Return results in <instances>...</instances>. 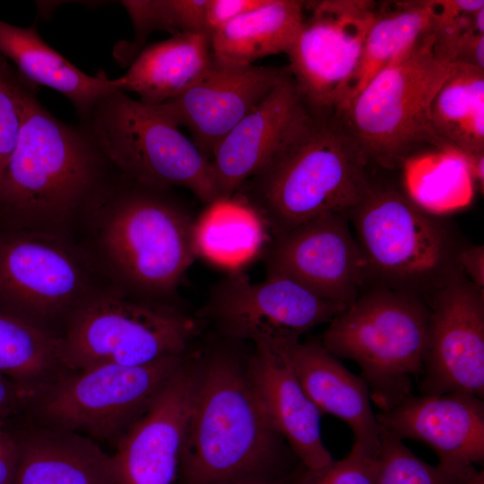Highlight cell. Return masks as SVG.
<instances>
[{
	"label": "cell",
	"instance_id": "16",
	"mask_svg": "<svg viewBox=\"0 0 484 484\" xmlns=\"http://www.w3.org/2000/svg\"><path fill=\"white\" fill-rule=\"evenodd\" d=\"M289 73L288 67L241 65L212 56L202 76L156 107L192 134L211 161L221 140Z\"/></svg>",
	"mask_w": 484,
	"mask_h": 484
},
{
	"label": "cell",
	"instance_id": "23",
	"mask_svg": "<svg viewBox=\"0 0 484 484\" xmlns=\"http://www.w3.org/2000/svg\"><path fill=\"white\" fill-rule=\"evenodd\" d=\"M0 55L31 84L47 86L67 98L79 120L101 99L121 91L119 77L111 80L104 72L83 73L47 44L35 24L19 27L0 20Z\"/></svg>",
	"mask_w": 484,
	"mask_h": 484
},
{
	"label": "cell",
	"instance_id": "40",
	"mask_svg": "<svg viewBox=\"0 0 484 484\" xmlns=\"http://www.w3.org/2000/svg\"><path fill=\"white\" fill-rule=\"evenodd\" d=\"M290 474L287 476H272V475L251 476V477H246V478L239 479L237 480L229 481L224 484H289Z\"/></svg>",
	"mask_w": 484,
	"mask_h": 484
},
{
	"label": "cell",
	"instance_id": "37",
	"mask_svg": "<svg viewBox=\"0 0 484 484\" xmlns=\"http://www.w3.org/2000/svg\"><path fill=\"white\" fill-rule=\"evenodd\" d=\"M32 396L10 379L0 375V420L10 422L22 416Z\"/></svg>",
	"mask_w": 484,
	"mask_h": 484
},
{
	"label": "cell",
	"instance_id": "1",
	"mask_svg": "<svg viewBox=\"0 0 484 484\" xmlns=\"http://www.w3.org/2000/svg\"><path fill=\"white\" fill-rule=\"evenodd\" d=\"M197 377L183 442L177 484H224L287 476L290 450L275 431L230 351L197 359Z\"/></svg>",
	"mask_w": 484,
	"mask_h": 484
},
{
	"label": "cell",
	"instance_id": "30",
	"mask_svg": "<svg viewBox=\"0 0 484 484\" xmlns=\"http://www.w3.org/2000/svg\"><path fill=\"white\" fill-rule=\"evenodd\" d=\"M403 190L426 212L441 216L471 203L476 187L470 159L454 149L427 150L408 159Z\"/></svg>",
	"mask_w": 484,
	"mask_h": 484
},
{
	"label": "cell",
	"instance_id": "19",
	"mask_svg": "<svg viewBox=\"0 0 484 484\" xmlns=\"http://www.w3.org/2000/svg\"><path fill=\"white\" fill-rule=\"evenodd\" d=\"M376 419L399 439L428 445L445 469L462 471L484 460V402L476 395L411 394Z\"/></svg>",
	"mask_w": 484,
	"mask_h": 484
},
{
	"label": "cell",
	"instance_id": "35",
	"mask_svg": "<svg viewBox=\"0 0 484 484\" xmlns=\"http://www.w3.org/2000/svg\"><path fill=\"white\" fill-rule=\"evenodd\" d=\"M377 471L378 454L351 447L341 460H332L319 468L298 463L289 484H375Z\"/></svg>",
	"mask_w": 484,
	"mask_h": 484
},
{
	"label": "cell",
	"instance_id": "38",
	"mask_svg": "<svg viewBox=\"0 0 484 484\" xmlns=\"http://www.w3.org/2000/svg\"><path fill=\"white\" fill-rule=\"evenodd\" d=\"M18 463V445L8 422L0 420V484H13Z\"/></svg>",
	"mask_w": 484,
	"mask_h": 484
},
{
	"label": "cell",
	"instance_id": "21",
	"mask_svg": "<svg viewBox=\"0 0 484 484\" xmlns=\"http://www.w3.org/2000/svg\"><path fill=\"white\" fill-rule=\"evenodd\" d=\"M248 381L269 422L299 463L311 469L333 458L322 440L321 413L275 349L255 344L246 365Z\"/></svg>",
	"mask_w": 484,
	"mask_h": 484
},
{
	"label": "cell",
	"instance_id": "33",
	"mask_svg": "<svg viewBox=\"0 0 484 484\" xmlns=\"http://www.w3.org/2000/svg\"><path fill=\"white\" fill-rule=\"evenodd\" d=\"M379 427L378 471L375 484H466L471 470L455 471L430 465L417 457L402 440Z\"/></svg>",
	"mask_w": 484,
	"mask_h": 484
},
{
	"label": "cell",
	"instance_id": "41",
	"mask_svg": "<svg viewBox=\"0 0 484 484\" xmlns=\"http://www.w3.org/2000/svg\"><path fill=\"white\" fill-rule=\"evenodd\" d=\"M466 484H484V471L473 467L469 472Z\"/></svg>",
	"mask_w": 484,
	"mask_h": 484
},
{
	"label": "cell",
	"instance_id": "17",
	"mask_svg": "<svg viewBox=\"0 0 484 484\" xmlns=\"http://www.w3.org/2000/svg\"><path fill=\"white\" fill-rule=\"evenodd\" d=\"M197 359L187 355L145 413L115 445L121 484H177Z\"/></svg>",
	"mask_w": 484,
	"mask_h": 484
},
{
	"label": "cell",
	"instance_id": "36",
	"mask_svg": "<svg viewBox=\"0 0 484 484\" xmlns=\"http://www.w3.org/2000/svg\"><path fill=\"white\" fill-rule=\"evenodd\" d=\"M268 0H207L203 35L210 39L216 31L240 15L257 9Z\"/></svg>",
	"mask_w": 484,
	"mask_h": 484
},
{
	"label": "cell",
	"instance_id": "28",
	"mask_svg": "<svg viewBox=\"0 0 484 484\" xmlns=\"http://www.w3.org/2000/svg\"><path fill=\"white\" fill-rule=\"evenodd\" d=\"M269 240L259 217L236 195L206 204L194 222L197 255L233 271L256 255Z\"/></svg>",
	"mask_w": 484,
	"mask_h": 484
},
{
	"label": "cell",
	"instance_id": "29",
	"mask_svg": "<svg viewBox=\"0 0 484 484\" xmlns=\"http://www.w3.org/2000/svg\"><path fill=\"white\" fill-rule=\"evenodd\" d=\"M67 371L60 335L0 312V375L33 398Z\"/></svg>",
	"mask_w": 484,
	"mask_h": 484
},
{
	"label": "cell",
	"instance_id": "14",
	"mask_svg": "<svg viewBox=\"0 0 484 484\" xmlns=\"http://www.w3.org/2000/svg\"><path fill=\"white\" fill-rule=\"evenodd\" d=\"M421 394L484 396V291L456 267L433 293Z\"/></svg>",
	"mask_w": 484,
	"mask_h": 484
},
{
	"label": "cell",
	"instance_id": "25",
	"mask_svg": "<svg viewBox=\"0 0 484 484\" xmlns=\"http://www.w3.org/2000/svg\"><path fill=\"white\" fill-rule=\"evenodd\" d=\"M438 0L376 4L357 68L338 111H342L367 82L416 40L433 31Z\"/></svg>",
	"mask_w": 484,
	"mask_h": 484
},
{
	"label": "cell",
	"instance_id": "9",
	"mask_svg": "<svg viewBox=\"0 0 484 484\" xmlns=\"http://www.w3.org/2000/svg\"><path fill=\"white\" fill-rule=\"evenodd\" d=\"M199 318L168 303L118 295L88 298L66 320L61 337L65 367L142 366L187 352Z\"/></svg>",
	"mask_w": 484,
	"mask_h": 484
},
{
	"label": "cell",
	"instance_id": "11",
	"mask_svg": "<svg viewBox=\"0 0 484 484\" xmlns=\"http://www.w3.org/2000/svg\"><path fill=\"white\" fill-rule=\"evenodd\" d=\"M345 308L286 277L266 275L264 281L253 282L238 270L212 286L199 319L229 341L271 345L299 340Z\"/></svg>",
	"mask_w": 484,
	"mask_h": 484
},
{
	"label": "cell",
	"instance_id": "20",
	"mask_svg": "<svg viewBox=\"0 0 484 484\" xmlns=\"http://www.w3.org/2000/svg\"><path fill=\"white\" fill-rule=\"evenodd\" d=\"M270 346L295 373L308 398L322 414L339 418L351 429L352 447L378 454L379 427L366 382L348 370L320 340H285Z\"/></svg>",
	"mask_w": 484,
	"mask_h": 484
},
{
	"label": "cell",
	"instance_id": "31",
	"mask_svg": "<svg viewBox=\"0 0 484 484\" xmlns=\"http://www.w3.org/2000/svg\"><path fill=\"white\" fill-rule=\"evenodd\" d=\"M432 31L436 56L448 64L484 67V1L438 0Z\"/></svg>",
	"mask_w": 484,
	"mask_h": 484
},
{
	"label": "cell",
	"instance_id": "2",
	"mask_svg": "<svg viewBox=\"0 0 484 484\" xmlns=\"http://www.w3.org/2000/svg\"><path fill=\"white\" fill-rule=\"evenodd\" d=\"M108 167L89 133L56 117L33 92L0 179V217L12 228L32 229L99 204L115 186Z\"/></svg>",
	"mask_w": 484,
	"mask_h": 484
},
{
	"label": "cell",
	"instance_id": "15",
	"mask_svg": "<svg viewBox=\"0 0 484 484\" xmlns=\"http://www.w3.org/2000/svg\"><path fill=\"white\" fill-rule=\"evenodd\" d=\"M263 255L266 275L290 279L346 307L369 280L345 213L325 212L272 238Z\"/></svg>",
	"mask_w": 484,
	"mask_h": 484
},
{
	"label": "cell",
	"instance_id": "13",
	"mask_svg": "<svg viewBox=\"0 0 484 484\" xmlns=\"http://www.w3.org/2000/svg\"><path fill=\"white\" fill-rule=\"evenodd\" d=\"M75 256L53 238L15 229L0 236V312L48 329L88 298Z\"/></svg>",
	"mask_w": 484,
	"mask_h": 484
},
{
	"label": "cell",
	"instance_id": "39",
	"mask_svg": "<svg viewBox=\"0 0 484 484\" xmlns=\"http://www.w3.org/2000/svg\"><path fill=\"white\" fill-rule=\"evenodd\" d=\"M455 261L467 279L484 291V246L474 245L459 249Z\"/></svg>",
	"mask_w": 484,
	"mask_h": 484
},
{
	"label": "cell",
	"instance_id": "27",
	"mask_svg": "<svg viewBox=\"0 0 484 484\" xmlns=\"http://www.w3.org/2000/svg\"><path fill=\"white\" fill-rule=\"evenodd\" d=\"M432 127L448 149L484 155V70L455 64L430 107Z\"/></svg>",
	"mask_w": 484,
	"mask_h": 484
},
{
	"label": "cell",
	"instance_id": "10",
	"mask_svg": "<svg viewBox=\"0 0 484 484\" xmlns=\"http://www.w3.org/2000/svg\"><path fill=\"white\" fill-rule=\"evenodd\" d=\"M186 357L187 352L142 366L100 365L69 370L34 396L22 416L115 447Z\"/></svg>",
	"mask_w": 484,
	"mask_h": 484
},
{
	"label": "cell",
	"instance_id": "26",
	"mask_svg": "<svg viewBox=\"0 0 484 484\" xmlns=\"http://www.w3.org/2000/svg\"><path fill=\"white\" fill-rule=\"evenodd\" d=\"M306 16V1L268 0L232 20L211 38L214 56L231 63L253 65L262 57L286 54Z\"/></svg>",
	"mask_w": 484,
	"mask_h": 484
},
{
	"label": "cell",
	"instance_id": "8",
	"mask_svg": "<svg viewBox=\"0 0 484 484\" xmlns=\"http://www.w3.org/2000/svg\"><path fill=\"white\" fill-rule=\"evenodd\" d=\"M80 125L120 176L158 188H185L205 204L219 198L211 161L156 106L117 91Z\"/></svg>",
	"mask_w": 484,
	"mask_h": 484
},
{
	"label": "cell",
	"instance_id": "34",
	"mask_svg": "<svg viewBox=\"0 0 484 484\" xmlns=\"http://www.w3.org/2000/svg\"><path fill=\"white\" fill-rule=\"evenodd\" d=\"M35 88L0 55V179L16 146L26 105Z\"/></svg>",
	"mask_w": 484,
	"mask_h": 484
},
{
	"label": "cell",
	"instance_id": "24",
	"mask_svg": "<svg viewBox=\"0 0 484 484\" xmlns=\"http://www.w3.org/2000/svg\"><path fill=\"white\" fill-rule=\"evenodd\" d=\"M213 53L211 39L200 33H178L143 48L119 77L121 91L157 106L191 87L208 68Z\"/></svg>",
	"mask_w": 484,
	"mask_h": 484
},
{
	"label": "cell",
	"instance_id": "7",
	"mask_svg": "<svg viewBox=\"0 0 484 484\" xmlns=\"http://www.w3.org/2000/svg\"><path fill=\"white\" fill-rule=\"evenodd\" d=\"M347 216L369 280L377 285L421 297L439 288L457 267L459 249L445 222L417 205L403 188L372 177Z\"/></svg>",
	"mask_w": 484,
	"mask_h": 484
},
{
	"label": "cell",
	"instance_id": "3",
	"mask_svg": "<svg viewBox=\"0 0 484 484\" xmlns=\"http://www.w3.org/2000/svg\"><path fill=\"white\" fill-rule=\"evenodd\" d=\"M370 167L340 115L315 109L298 136L234 195L271 239L325 212L347 215L372 179Z\"/></svg>",
	"mask_w": 484,
	"mask_h": 484
},
{
	"label": "cell",
	"instance_id": "22",
	"mask_svg": "<svg viewBox=\"0 0 484 484\" xmlns=\"http://www.w3.org/2000/svg\"><path fill=\"white\" fill-rule=\"evenodd\" d=\"M9 426L18 445L13 484H121L113 454L91 438L29 419Z\"/></svg>",
	"mask_w": 484,
	"mask_h": 484
},
{
	"label": "cell",
	"instance_id": "18",
	"mask_svg": "<svg viewBox=\"0 0 484 484\" xmlns=\"http://www.w3.org/2000/svg\"><path fill=\"white\" fill-rule=\"evenodd\" d=\"M315 108L290 72L218 144L211 160L219 197L233 196L302 132Z\"/></svg>",
	"mask_w": 484,
	"mask_h": 484
},
{
	"label": "cell",
	"instance_id": "6",
	"mask_svg": "<svg viewBox=\"0 0 484 484\" xmlns=\"http://www.w3.org/2000/svg\"><path fill=\"white\" fill-rule=\"evenodd\" d=\"M428 320L421 297L376 285L329 322L320 341L359 365L370 400L384 411L411 395L421 375Z\"/></svg>",
	"mask_w": 484,
	"mask_h": 484
},
{
	"label": "cell",
	"instance_id": "4",
	"mask_svg": "<svg viewBox=\"0 0 484 484\" xmlns=\"http://www.w3.org/2000/svg\"><path fill=\"white\" fill-rule=\"evenodd\" d=\"M171 189L121 176L100 203L101 245L118 276L142 300L165 303L197 256L191 213Z\"/></svg>",
	"mask_w": 484,
	"mask_h": 484
},
{
	"label": "cell",
	"instance_id": "12",
	"mask_svg": "<svg viewBox=\"0 0 484 484\" xmlns=\"http://www.w3.org/2000/svg\"><path fill=\"white\" fill-rule=\"evenodd\" d=\"M376 2L306 1V16L287 51L289 72L309 107L337 112L357 68Z\"/></svg>",
	"mask_w": 484,
	"mask_h": 484
},
{
	"label": "cell",
	"instance_id": "32",
	"mask_svg": "<svg viewBox=\"0 0 484 484\" xmlns=\"http://www.w3.org/2000/svg\"><path fill=\"white\" fill-rule=\"evenodd\" d=\"M132 21L134 38L117 48L120 62L129 65L148 36L158 30L172 35L203 33L207 0H126L121 2Z\"/></svg>",
	"mask_w": 484,
	"mask_h": 484
},
{
	"label": "cell",
	"instance_id": "5",
	"mask_svg": "<svg viewBox=\"0 0 484 484\" xmlns=\"http://www.w3.org/2000/svg\"><path fill=\"white\" fill-rule=\"evenodd\" d=\"M454 65L436 56L431 32L402 51L337 113L371 166L393 169L419 152L448 149L432 127L430 107Z\"/></svg>",
	"mask_w": 484,
	"mask_h": 484
}]
</instances>
